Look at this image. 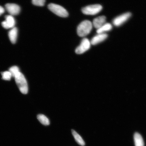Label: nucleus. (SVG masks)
Listing matches in <instances>:
<instances>
[{"mask_svg":"<svg viewBox=\"0 0 146 146\" xmlns=\"http://www.w3.org/2000/svg\"><path fill=\"white\" fill-rule=\"evenodd\" d=\"M106 18L104 16H102L96 17L94 20L93 25L96 29H98L106 23Z\"/></svg>","mask_w":146,"mask_h":146,"instance_id":"9d476101","label":"nucleus"},{"mask_svg":"<svg viewBox=\"0 0 146 146\" xmlns=\"http://www.w3.org/2000/svg\"><path fill=\"white\" fill-rule=\"evenodd\" d=\"M90 46V41L87 38H84L82 40L81 44L76 49V53L78 54H83L88 50Z\"/></svg>","mask_w":146,"mask_h":146,"instance_id":"39448f33","label":"nucleus"},{"mask_svg":"<svg viewBox=\"0 0 146 146\" xmlns=\"http://www.w3.org/2000/svg\"><path fill=\"white\" fill-rule=\"evenodd\" d=\"M48 7L51 11L60 17H66L68 16L67 10L61 5L52 3L48 5Z\"/></svg>","mask_w":146,"mask_h":146,"instance_id":"7ed1b4c3","label":"nucleus"},{"mask_svg":"<svg viewBox=\"0 0 146 146\" xmlns=\"http://www.w3.org/2000/svg\"><path fill=\"white\" fill-rule=\"evenodd\" d=\"M5 21L1 23L3 28L7 29L13 28L15 25L16 22L13 16L10 15L5 16Z\"/></svg>","mask_w":146,"mask_h":146,"instance_id":"6e6552de","label":"nucleus"},{"mask_svg":"<svg viewBox=\"0 0 146 146\" xmlns=\"http://www.w3.org/2000/svg\"><path fill=\"white\" fill-rule=\"evenodd\" d=\"M18 29L17 27H14L9 31V37L10 41L13 44L15 43L18 36Z\"/></svg>","mask_w":146,"mask_h":146,"instance_id":"9b49d317","label":"nucleus"},{"mask_svg":"<svg viewBox=\"0 0 146 146\" xmlns=\"http://www.w3.org/2000/svg\"><path fill=\"white\" fill-rule=\"evenodd\" d=\"M108 35L106 33L98 34L94 36L90 41L91 44L93 45H96L101 42L104 41L107 39Z\"/></svg>","mask_w":146,"mask_h":146,"instance_id":"1a4fd4ad","label":"nucleus"},{"mask_svg":"<svg viewBox=\"0 0 146 146\" xmlns=\"http://www.w3.org/2000/svg\"><path fill=\"white\" fill-rule=\"evenodd\" d=\"M134 139L135 146H144V142L143 138L139 133H135L134 136Z\"/></svg>","mask_w":146,"mask_h":146,"instance_id":"f8f14e48","label":"nucleus"},{"mask_svg":"<svg viewBox=\"0 0 146 146\" xmlns=\"http://www.w3.org/2000/svg\"><path fill=\"white\" fill-rule=\"evenodd\" d=\"M103 9L101 5L95 4L88 5L82 9V12L86 15H94L100 13Z\"/></svg>","mask_w":146,"mask_h":146,"instance_id":"20e7f679","label":"nucleus"},{"mask_svg":"<svg viewBox=\"0 0 146 146\" xmlns=\"http://www.w3.org/2000/svg\"><path fill=\"white\" fill-rule=\"evenodd\" d=\"M73 136L77 143L80 145L84 146L85 145V142L81 137L78 133L73 129L72 130Z\"/></svg>","mask_w":146,"mask_h":146,"instance_id":"4468645a","label":"nucleus"},{"mask_svg":"<svg viewBox=\"0 0 146 146\" xmlns=\"http://www.w3.org/2000/svg\"><path fill=\"white\" fill-rule=\"evenodd\" d=\"M112 25L109 23H106L96 31L98 34L104 33L105 32H108L112 30Z\"/></svg>","mask_w":146,"mask_h":146,"instance_id":"ddd939ff","label":"nucleus"},{"mask_svg":"<svg viewBox=\"0 0 146 146\" xmlns=\"http://www.w3.org/2000/svg\"><path fill=\"white\" fill-rule=\"evenodd\" d=\"M3 80L10 81L11 78L12 77V75L9 71H5L1 73Z\"/></svg>","mask_w":146,"mask_h":146,"instance_id":"f3484780","label":"nucleus"},{"mask_svg":"<svg viewBox=\"0 0 146 146\" xmlns=\"http://www.w3.org/2000/svg\"><path fill=\"white\" fill-rule=\"evenodd\" d=\"M131 15L132 14L131 13L127 12L118 16L114 18L113 21V24L116 27L120 26L127 21L131 17Z\"/></svg>","mask_w":146,"mask_h":146,"instance_id":"423d86ee","label":"nucleus"},{"mask_svg":"<svg viewBox=\"0 0 146 146\" xmlns=\"http://www.w3.org/2000/svg\"><path fill=\"white\" fill-rule=\"evenodd\" d=\"M37 117L40 123L42 125H50V120L44 115L39 114L37 116Z\"/></svg>","mask_w":146,"mask_h":146,"instance_id":"2eb2a0df","label":"nucleus"},{"mask_svg":"<svg viewBox=\"0 0 146 146\" xmlns=\"http://www.w3.org/2000/svg\"><path fill=\"white\" fill-rule=\"evenodd\" d=\"M5 12V9L2 7L0 6V16L3 14Z\"/></svg>","mask_w":146,"mask_h":146,"instance_id":"6ab92c4d","label":"nucleus"},{"mask_svg":"<svg viewBox=\"0 0 146 146\" xmlns=\"http://www.w3.org/2000/svg\"><path fill=\"white\" fill-rule=\"evenodd\" d=\"M93 25L92 23L88 20L82 21L77 27L78 35L81 37H84L90 33L92 30Z\"/></svg>","mask_w":146,"mask_h":146,"instance_id":"f257e3e1","label":"nucleus"},{"mask_svg":"<svg viewBox=\"0 0 146 146\" xmlns=\"http://www.w3.org/2000/svg\"><path fill=\"white\" fill-rule=\"evenodd\" d=\"M5 8L10 15H17L21 11V8L17 4L14 3H7L5 5Z\"/></svg>","mask_w":146,"mask_h":146,"instance_id":"0eeeda50","label":"nucleus"},{"mask_svg":"<svg viewBox=\"0 0 146 146\" xmlns=\"http://www.w3.org/2000/svg\"><path fill=\"white\" fill-rule=\"evenodd\" d=\"M45 2V0H32L33 4L36 6H43Z\"/></svg>","mask_w":146,"mask_h":146,"instance_id":"a211bd4d","label":"nucleus"},{"mask_svg":"<svg viewBox=\"0 0 146 146\" xmlns=\"http://www.w3.org/2000/svg\"><path fill=\"white\" fill-rule=\"evenodd\" d=\"M9 71L10 72L11 74L12 77L14 78L16 75V74L20 72L19 68L16 66L11 67L9 69Z\"/></svg>","mask_w":146,"mask_h":146,"instance_id":"dca6fc26","label":"nucleus"},{"mask_svg":"<svg viewBox=\"0 0 146 146\" xmlns=\"http://www.w3.org/2000/svg\"><path fill=\"white\" fill-rule=\"evenodd\" d=\"M16 83L21 92L23 94H27L28 87L26 78L22 73L19 72L15 76Z\"/></svg>","mask_w":146,"mask_h":146,"instance_id":"f03ea898","label":"nucleus"}]
</instances>
